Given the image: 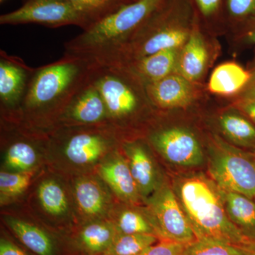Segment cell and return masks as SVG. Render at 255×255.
I'll return each instance as SVG.
<instances>
[{"label": "cell", "mask_w": 255, "mask_h": 255, "mask_svg": "<svg viewBox=\"0 0 255 255\" xmlns=\"http://www.w3.org/2000/svg\"><path fill=\"white\" fill-rule=\"evenodd\" d=\"M173 189L197 239L241 247L251 241L228 217L220 188L211 177L181 178Z\"/></svg>", "instance_id": "cell-3"}, {"label": "cell", "mask_w": 255, "mask_h": 255, "mask_svg": "<svg viewBox=\"0 0 255 255\" xmlns=\"http://www.w3.org/2000/svg\"><path fill=\"white\" fill-rule=\"evenodd\" d=\"M31 172H17L0 173L1 197H14L22 194L31 182Z\"/></svg>", "instance_id": "cell-30"}, {"label": "cell", "mask_w": 255, "mask_h": 255, "mask_svg": "<svg viewBox=\"0 0 255 255\" xmlns=\"http://www.w3.org/2000/svg\"><path fill=\"white\" fill-rule=\"evenodd\" d=\"M184 255H246L243 247L222 242L196 239L184 246Z\"/></svg>", "instance_id": "cell-29"}, {"label": "cell", "mask_w": 255, "mask_h": 255, "mask_svg": "<svg viewBox=\"0 0 255 255\" xmlns=\"http://www.w3.org/2000/svg\"><path fill=\"white\" fill-rule=\"evenodd\" d=\"M36 68L21 58L0 51V104L3 112L18 114Z\"/></svg>", "instance_id": "cell-10"}, {"label": "cell", "mask_w": 255, "mask_h": 255, "mask_svg": "<svg viewBox=\"0 0 255 255\" xmlns=\"http://www.w3.org/2000/svg\"><path fill=\"white\" fill-rule=\"evenodd\" d=\"M3 1H4V0H0V1H1V2H2Z\"/></svg>", "instance_id": "cell-39"}, {"label": "cell", "mask_w": 255, "mask_h": 255, "mask_svg": "<svg viewBox=\"0 0 255 255\" xmlns=\"http://www.w3.org/2000/svg\"><path fill=\"white\" fill-rule=\"evenodd\" d=\"M159 240L154 235L118 233L105 255H140L149 247L157 243Z\"/></svg>", "instance_id": "cell-24"}, {"label": "cell", "mask_w": 255, "mask_h": 255, "mask_svg": "<svg viewBox=\"0 0 255 255\" xmlns=\"http://www.w3.org/2000/svg\"><path fill=\"white\" fill-rule=\"evenodd\" d=\"M180 49L160 50L127 64L144 85H149L176 73Z\"/></svg>", "instance_id": "cell-16"}, {"label": "cell", "mask_w": 255, "mask_h": 255, "mask_svg": "<svg viewBox=\"0 0 255 255\" xmlns=\"http://www.w3.org/2000/svg\"><path fill=\"white\" fill-rule=\"evenodd\" d=\"M209 60V45L199 19L179 51L176 73L196 83L205 75Z\"/></svg>", "instance_id": "cell-14"}, {"label": "cell", "mask_w": 255, "mask_h": 255, "mask_svg": "<svg viewBox=\"0 0 255 255\" xmlns=\"http://www.w3.org/2000/svg\"><path fill=\"white\" fill-rule=\"evenodd\" d=\"M117 232L122 234H150L157 237L155 226L148 212L127 209L122 211L117 220Z\"/></svg>", "instance_id": "cell-26"}, {"label": "cell", "mask_w": 255, "mask_h": 255, "mask_svg": "<svg viewBox=\"0 0 255 255\" xmlns=\"http://www.w3.org/2000/svg\"><path fill=\"white\" fill-rule=\"evenodd\" d=\"M242 247L246 255H255V239H251L249 243Z\"/></svg>", "instance_id": "cell-38"}, {"label": "cell", "mask_w": 255, "mask_h": 255, "mask_svg": "<svg viewBox=\"0 0 255 255\" xmlns=\"http://www.w3.org/2000/svg\"><path fill=\"white\" fill-rule=\"evenodd\" d=\"M0 255H27L11 242L1 238V241H0Z\"/></svg>", "instance_id": "cell-36"}, {"label": "cell", "mask_w": 255, "mask_h": 255, "mask_svg": "<svg viewBox=\"0 0 255 255\" xmlns=\"http://www.w3.org/2000/svg\"><path fill=\"white\" fill-rule=\"evenodd\" d=\"M209 172L226 190L255 199V155L238 148L217 135L210 138Z\"/></svg>", "instance_id": "cell-6"}, {"label": "cell", "mask_w": 255, "mask_h": 255, "mask_svg": "<svg viewBox=\"0 0 255 255\" xmlns=\"http://www.w3.org/2000/svg\"><path fill=\"white\" fill-rule=\"evenodd\" d=\"M38 153L34 145L26 140H15L5 154V163L18 172H28L36 164Z\"/></svg>", "instance_id": "cell-25"}, {"label": "cell", "mask_w": 255, "mask_h": 255, "mask_svg": "<svg viewBox=\"0 0 255 255\" xmlns=\"http://www.w3.org/2000/svg\"><path fill=\"white\" fill-rule=\"evenodd\" d=\"M236 108L255 123V99L238 98Z\"/></svg>", "instance_id": "cell-35"}, {"label": "cell", "mask_w": 255, "mask_h": 255, "mask_svg": "<svg viewBox=\"0 0 255 255\" xmlns=\"http://www.w3.org/2000/svg\"><path fill=\"white\" fill-rule=\"evenodd\" d=\"M90 79L105 101L110 123H130L155 109L143 82L127 63L94 61Z\"/></svg>", "instance_id": "cell-5"}, {"label": "cell", "mask_w": 255, "mask_h": 255, "mask_svg": "<svg viewBox=\"0 0 255 255\" xmlns=\"http://www.w3.org/2000/svg\"><path fill=\"white\" fill-rule=\"evenodd\" d=\"M100 172L104 180L121 199L130 203L137 202L140 199L128 162L122 157H114L102 164Z\"/></svg>", "instance_id": "cell-19"}, {"label": "cell", "mask_w": 255, "mask_h": 255, "mask_svg": "<svg viewBox=\"0 0 255 255\" xmlns=\"http://www.w3.org/2000/svg\"><path fill=\"white\" fill-rule=\"evenodd\" d=\"M83 11L92 24L117 11L124 5L137 0H65Z\"/></svg>", "instance_id": "cell-28"}, {"label": "cell", "mask_w": 255, "mask_h": 255, "mask_svg": "<svg viewBox=\"0 0 255 255\" xmlns=\"http://www.w3.org/2000/svg\"><path fill=\"white\" fill-rule=\"evenodd\" d=\"M251 76L244 90L238 95V98L255 99V67L251 71Z\"/></svg>", "instance_id": "cell-37"}, {"label": "cell", "mask_w": 255, "mask_h": 255, "mask_svg": "<svg viewBox=\"0 0 255 255\" xmlns=\"http://www.w3.org/2000/svg\"><path fill=\"white\" fill-rule=\"evenodd\" d=\"M198 21L190 0H163L138 28L119 61L128 63L160 50L182 48Z\"/></svg>", "instance_id": "cell-4"}, {"label": "cell", "mask_w": 255, "mask_h": 255, "mask_svg": "<svg viewBox=\"0 0 255 255\" xmlns=\"http://www.w3.org/2000/svg\"><path fill=\"white\" fill-rule=\"evenodd\" d=\"M219 188L229 219L247 237L255 239V199Z\"/></svg>", "instance_id": "cell-20"}, {"label": "cell", "mask_w": 255, "mask_h": 255, "mask_svg": "<svg viewBox=\"0 0 255 255\" xmlns=\"http://www.w3.org/2000/svg\"><path fill=\"white\" fill-rule=\"evenodd\" d=\"M117 233V228L110 223H91L82 228L79 233V246L87 254H105Z\"/></svg>", "instance_id": "cell-21"}, {"label": "cell", "mask_w": 255, "mask_h": 255, "mask_svg": "<svg viewBox=\"0 0 255 255\" xmlns=\"http://www.w3.org/2000/svg\"><path fill=\"white\" fill-rule=\"evenodd\" d=\"M124 147L140 197L147 199L162 184L153 160L145 146L137 140L127 142Z\"/></svg>", "instance_id": "cell-15"}, {"label": "cell", "mask_w": 255, "mask_h": 255, "mask_svg": "<svg viewBox=\"0 0 255 255\" xmlns=\"http://www.w3.org/2000/svg\"><path fill=\"white\" fill-rule=\"evenodd\" d=\"M93 64L89 58L65 53L58 61L36 68L18 115L36 124L57 121L89 81Z\"/></svg>", "instance_id": "cell-1"}, {"label": "cell", "mask_w": 255, "mask_h": 255, "mask_svg": "<svg viewBox=\"0 0 255 255\" xmlns=\"http://www.w3.org/2000/svg\"><path fill=\"white\" fill-rule=\"evenodd\" d=\"M6 222L18 240L30 251L38 255H53V241L43 230L14 218H6Z\"/></svg>", "instance_id": "cell-22"}, {"label": "cell", "mask_w": 255, "mask_h": 255, "mask_svg": "<svg viewBox=\"0 0 255 255\" xmlns=\"http://www.w3.org/2000/svg\"><path fill=\"white\" fill-rule=\"evenodd\" d=\"M240 36L247 43L255 44V16L238 23Z\"/></svg>", "instance_id": "cell-34"}, {"label": "cell", "mask_w": 255, "mask_h": 255, "mask_svg": "<svg viewBox=\"0 0 255 255\" xmlns=\"http://www.w3.org/2000/svg\"><path fill=\"white\" fill-rule=\"evenodd\" d=\"M107 132L75 130L63 140L64 155L74 164L93 163L108 150L113 138Z\"/></svg>", "instance_id": "cell-13"}, {"label": "cell", "mask_w": 255, "mask_h": 255, "mask_svg": "<svg viewBox=\"0 0 255 255\" xmlns=\"http://www.w3.org/2000/svg\"><path fill=\"white\" fill-rule=\"evenodd\" d=\"M0 23H37L52 28L75 25L83 30L92 24L83 11L65 0H28L19 9L1 15Z\"/></svg>", "instance_id": "cell-8"}, {"label": "cell", "mask_w": 255, "mask_h": 255, "mask_svg": "<svg viewBox=\"0 0 255 255\" xmlns=\"http://www.w3.org/2000/svg\"><path fill=\"white\" fill-rule=\"evenodd\" d=\"M251 71L234 62L218 65L210 76L208 88L214 95L231 97L238 95L248 85Z\"/></svg>", "instance_id": "cell-18"}, {"label": "cell", "mask_w": 255, "mask_h": 255, "mask_svg": "<svg viewBox=\"0 0 255 255\" xmlns=\"http://www.w3.org/2000/svg\"><path fill=\"white\" fill-rule=\"evenodd\" d=\"M75 195L79 208L89 216L102 214L105 210L106 199L100 186L90 179H82L75 187Z\"/></svg>", "instance_id": "cell-23"}, {"label": "cell", "mask_w": 255, "mask_h": 255, "mask_svg": "<svg viewBox=\"0 0 255 255\" xmlns=\"http://www.w3.org/2000/svg\"><path fill=\"white\" fill-rule=\"evenodd\" d=\"M145 86L151 104L157 110L187 108L199 95L196 83L176 73Z\"/></svg>", "instance_id": "cell-12"}, {"label": "cell", "mask_w": 255, "mask_h": 255, "mask_svg": "<svg viewBox=\"0 0 255 255\" xmlns=\"http://www.w3.org/2000/svg\"><path fill=\"white\" fill-rule=\"evenodd\" d=\"M148 139L169 163L182 167H196L204 161V152L197 135L189 128L169 126L155 129Z\"/></svg>", "instance_id": "cell-9"}, {"label": "cell", "mask_w": 255, "mask_h": 255, "mask_svg": "<svg viewBox=\"0 0 255 255\" xmlns=\"http://www.w3.org/2000/svg\"><path fill=\"white\" fill-rule=\"evenodd\" d=\"M238 24L255 16V0H225L224 12Z\"/></svg>", "instance_id": "cell-31"}, {"label": "cell", "mask_w": 255, "mask_h": 255, "mask_svg": "<svg viewBox=\"0 0 255 255\" xmlns=\"http://www.w3.org/2000/svg\"><path fill=\"white\" fill-rule=\"evenodd\" d=\"M184 246L177 242L160 240L140 255H184Z\"/></svg>", "instance_id": "cell-33"}, {"label": "cell", "mask_w": 255, "mask_h": 255, "mask_svg": "<svg viewBox=\"0 0 255 255\" xmlns=\"http://www.w3.org/2000/svg\"><path fill=\"white\" fill-rule=\"evenodd\" d=\"M147 201V212L159 240L187 245L197 239L175 191L168 184H161Z\"/></svg>", "instance_id": "cell-7"}, {"label": "cell", "mask_w": 255, "mask_h": 255, "mask_svg": "<svg viewBox=\"0 0 255 255\" xmlns=\"http://www.w3.org/2000/svg\"><path fill=\"white\" fill-rule=\"evenodd\" d=\"M199 21H214L224 12L225 0H190Z\"/></svg>", "instance_id": "cell-32"}, {"label": "cell", "mask_w": 255, "mask_h": 255, "mask_svg": "<svg viewBox=\"0 0 255 255\" xmlns=\"http://www.w3.org/2000/svg\"><path fill=\"white\" fill-rule=\"evenodd\" d=\"M57 122L82 127H100L110 122L105 101L90 79L74 95Z\"/></svg>", "instance_id": "cell-11"}, {"label": "cell", "mask_w": 255, "mask_h": 255, "mask_svg": "<svg viewBox=\"0 0 255 255\" xmlns=\"http://www.w3.org/2000/svg\"><path fill=\"white\" fill-rule=\"evenodd\" d=\"M38 196L41 206L48 214L59 216L68 209V200L65 192L54 181L41 183L38 187Z\"/></svg>", "instance_id": "cell-27"}, {"label": "cell", "mask_w": 255, "mask_h": 255, "mask_svg": "<svg viewBox=\"0 0 255 255\" xmlns=\"http://www.w3.org/2000/svg\"><path fill=\"white\" fill-rule=\"evenodd\" d=\"M216 121L220 132L233 145L255 150V126L241 112L223 111Z\"/></svg>", "instance_id": "cell-17"}, {"label": "cell", "mask_w": 255, "mask_h": 255, "mask_svg": "<svg viewBox=\"0 0 255 255\" xmlns=\"http://www.w3.org/2000/svg\"><path fill=\"white\" fill-rule=\"evenodd\" d=\"M163 0H137L101 18L65 44V53L96 62L117 61L132 37Z\"/></svg>", "instance_id": "cell-2"}, {"label": "cell", "mask_w": 255, "mask_h": 255, "mask_svg": "<svg viewBox=\"0 0 255 255\" xmlns=\"http://www.w3.org/2000/svg\"></svg>", "instance_id": "cell-40"}]
</instances>
